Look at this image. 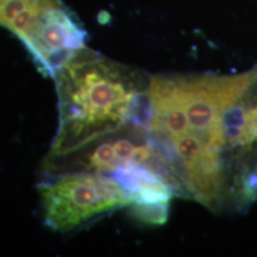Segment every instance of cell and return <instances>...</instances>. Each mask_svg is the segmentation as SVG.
<instances>
[{
  "label": "cell",
  "mask_w": 257,
  "mask_h": 257,
  "mask_svg": "<svg viewBox=\"0 0 257 257\" xmlns=\"http://www.w3.org/2000/svg\"><path fill=\"white\" fill-rule=\"evenodd\" d=\"M59 128L47 161L67 156L127 125L149 127L148 89L137 73L85 49L55 75Z\"/></svg>",
  "instance_id": "cell-1"
},
{
  "label": "cell",
  "mask_w": 257,
  "mask_h": 257,
  "mask_svg": "<svg viewBox=\"0 0 257 257\" xmlns=\"http://www.w3.org/2000/svg\"><path fill=\"white\" fill-rule=\"evenodd\" d=\"M44 223L56 232H69L102 214L130 205L123 188L111 176L69 172L38 185Z\"/></svg>",
  "instance_id": "cell-2"
},
{
  "label": "cell",
  "mask_w": 257,
  "mask_h": 257,
  "mask_svg": "<svg viewBox=\"0 0 257 257\" xmlns=\"http://www.w3.org/2000/svg\"><path fill=\"white\" fill-rule=\"evenodd\" d=\"M18 37L34 56L38 68L53 78L86 48V32L61 0L40 10Z\"/></svg>",
  "instance_id": "cell-3"
}]
</instances>
